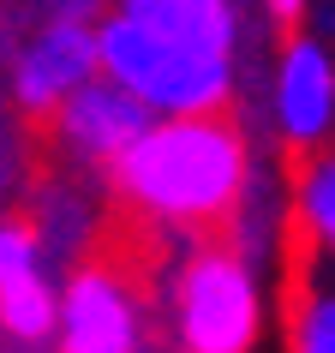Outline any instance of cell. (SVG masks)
<instances>
[{
  "mask_svg": "<svg viewBox=\"0 0 335 353\" xmlns=\"http://www.w3.org/2000/svg\"><path fill=\"white\" fill-rule=\"evenodd\" d=\"M114 186L156 222L204 228L234 216L252 186V144L222 108L210 114H150V126L108 162Z\"/></svg>",
  "mask_w": 335,
  "mask_h": 353,
  "instance_id": "cell-2",
  "label": "cell"
},
{
  "mask_svg": "<svg viewBox=\"0 0 335 353\" xmlns=\"http://www.w3.org/2000/svg\"><path fill=\"white\" fill-rule=\"evenodd\" d=\"M270 120L276 138L294 150H323L335 126V54L329 37L317 30H287L276 66H270Z\"/></svg>",
  "mask_w": 335,
  "mask_h": 353,
  "instance_id": "cell-4",
  "label": "cell"
},
{
  "mask_svg": "<svg viewBox=\"0 0 335 353\" xmlns=\"http://www.w3.org/2000/svg\"><path fill=\"white\" fill-rule=\"evenodd\" d=\"M294 216H299V228H305L317 245L335 240V168H329L323 150H312L305 174L294 180Z\"/></svg>",
  "mask_w": 335,
  "mask_h": 353,
  "instance_id": "cell-9",
  "label": "cell"
},
{
  "mask_svg": "<svg viewBox=\"0 0 335 353\" xmlns=\"http://www.w3.org/2000/svg\"><path fill=\"white\" fill-rule=\"evenodd\" d=\"M294 353H335V299L317 288L294 323Z\"/></svg>",
  "mask_w": 335,
  "mask_h": 353,
  "instance_id": "cell-10",
  "label": "cell"
},
{
  "mask_svg": "<svg viewBox=\"0 0 335 353\" xmlns=\"http://www.w3.org/2000/svg\"><path fill=\"white\" fill-rule=\"evenodd\" d=\"M84 78H96V30H90V19L48 12L19 42V54H12V96L30 114H54Z\"/></svg>",
  "mask_w": 335,
  "mask_h": 353,
  "instance_id": "cell-5",
  "label": "cell"
},
{
  "mask_svg": "<svg viewBox=\"0 0 335 353\" xmlns=\"http://www.w3.org/2000/svg\"><path fill=\"white\" fill-rule=\"evenodd\" d=\"M252 6H258L270 24H281V30H294L305 12H317V0H252Z\"/></svg>",
  "mask_w": 335,
  "mask_h": 353,
  "instance_id": "cell-12",
  "label": "cell"
},
{
  "mask_svg": "<svg viewBox=\"0 0 335 353\" xmlns=\"http://www.w3.org/2000/svg\"><path fill=\"white\" fill-rule=\"evenodd\" d=\"M54 305H60V294H54V281L42 276V270H30V276L0 288V323L19 335V341H42V335L54 330Z\"/></svg>",
  "mask_w": 335,
  "mask_h": 353,
  "instance_id": "cell-8",
  "label": "cell"
},
{
  "mask_svg": "<svg viewBox=\"0 0 335 353\" xmlns=\"http://www.w3.org/2000/svg\"><path fill=\"white\" fill-rule=\"evenodd\" d=\"M54 330L66 353H132L138 347V305L114 276L84 270V276L60 294Z\"/></svg>",
  "mask_w": 335,
  "mask_h": 353,
  "instance_id": "cell-7",
  "label": "cell"
},
{
  "mask_svg": "<svg viewBox=\"0 0 335 353\" xmlns=\"http://www.w3.org/2000/svg\"><path fill=\"white\" fill-rule=\"evenodd\" d=\"M180 335L192 353H252L258 281L234 252H198L180 276Z\"/></svg>",
  "mask_w": 335,
  "mask_h": 353,
  "instance_id": "cell-3",
  "label": "cell"
},
{
  "mask_svg": "<svg viewBox=\"0 0 335 353\" xmlns=\"http://www.w3.org/2000/svg\"><path fill=\"white\" fill-rule=\"evenodd\" d=\"M90 30L96 72L132 90L150 114L227 108L240 84V0H102Z\"/></svg>",
  "mask_w": 335,
  "mask_h": 353,
  "instance_id": "cell-1",
  "label": "cell"
},
{
  "mask_svg": "<svg viewBox=\"0 0 335 353\" xmlns=\"http://www.w3.org/2000/svg\"><path fill=\"white\" fill-rule=\"evenodd\" d=\"M30 270H42L37 234H30L24 222H0V288L19 281V276H30Z\"/></svg>",
  "mask_w": 335,
  "mask_h": 353,
  "instance_id": "cell-11",
  "label": "cell"
},
{
  "mask_svg": "<svg viewBox=\"0 0 335 353\" xmlns=\"http://www.w3.org/2000/svg\"><path fill=\"white\" fill-rule=\"evenodd\" d=\"M54 132H60V144L72 150L78 162H90V168H108L120 150L138 138V132L150 126V108L138 102L132 90H120L114 78H84L66 102H60L54 114Z\"/></svg>",
  "mask_w": 335,
  "mask_h": 353,
  "instance_id": "cell-6",
  "label": "cell"
}]
</instances>
